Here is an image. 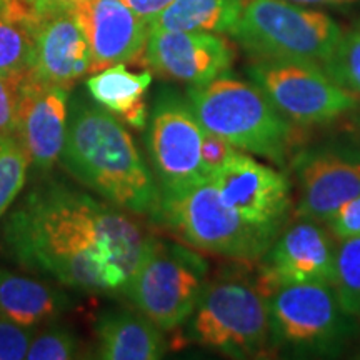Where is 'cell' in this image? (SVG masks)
<instances>
[{
	"label": "cell",
	"instance_id": "obj_1",
	"mask_svg": "<svg viewBox=\"0 0 360 360\" xmlns=\"http://www.w3.org/2000/svg\"><path fill=\"white\" fill-rule=\"evenodd\" d=\"M154 238L125 210L49 177L0 220L8 262L84 294L124 295Z\"/></svg>",
	"mask_w": 360,
	"mask_h": 360
},
{
	"label": "cell",
	"instance_id": "obj_2",
	"mask_svg": "<svg viewBox=\"0 0 360 360\" xmlns=\"http://www.w3.org/2000/svg\"><path fill=\"white\" fill-rule=\"evenodd\" d=\"M60 164L79 184L125 212L150 220L159 214V184L134 137L84 94L70 96Z\"/></svg>",
	"mask_w": 360,
	"mask_h": 360
},
{
	"label": "cell",
	"instance_id": "obj_3",
	"mask_svg": "<svg viewBox=\"0 0 360 360\" xmlns=\"http://www.w3.org/2000/svg\"><path fill=\"white\" fill-rule=\"evenodd\" d=\"M187 101L202 127L222 135L238 150L283 165L294 147V129L254 82L224 74L193 85Z\"/></svg>",
	"mask_w": 360,
	"mask_h": 360
},
{
	"label": "cell",
	"instance_id": "obj_4",
	"mask_svg": "<svg viewBox=\"0 0 360 360\" xmlns=\"http://www.w3.org/2000/svg\"><path fill=\"white\" fill-rule=\"evenodd\" d=\"M154 222L192 249L240 262L260 260L277 237L242 219L209 179L179 192L162 193Z\"/></svg>",
	"mask_w": 360,
	"mask_h": 360
},
{
	"label": "cell",
	"instance_id": "obj_5",
	"mask_svg": "<svg viewBox=\"0 0 360 360\" xmlns=\"http://www.w3.org/2000/svg\"><path fill=\"white\" fill-rule=\"evenodd\" d=\"M231 35L254 60L323 67L344 34L326 12L287 0H247Z\"/></svg>",
	"mask_w": 360,
	"mask_h": 360
},
{
	"label": "cell",
	"instance_id": "obj_6",
	"mask_svg": "<svg viewBox=\"0 0 360 360\" xmlns=\"http://www.w3.org/2000/svg\"><path fill=\"white\" fill-rule=\"evenodd\" d=\"M187 322L188 339L231 357H255L270 344L267 300L242 276L207 281Z\"/></svg>",
	"mask_w": 360,
	"mask_h": 360
},
{
	"label": "cell",
	"instance_id": "obj_7",
	"mask_svg": "<svg viewBox=\"0 0 360 360\" xmlns=\"http://www.w3.org/2000/svg\"><path fill=\"white\" fill-rule=\"evenodd\" d=\"M209 281V265L195 249L154 238L125 297L164 332L182 327Z\"/></svg>",
	"mask_w": 360,
	"mask_h": 360
},
{
	"label": "cell",
	"instance_id": "obj_8",
	"mask_svg": "<svg viewBox=\"0 0 360 360\" xmlns=\"http://www.w3.org/2000/svg\"><path fill=\"white\" fill-rule=\"evenodd\" d=\"M270 321V344L297 350H334L349 337L350 317L332 283H283L264 295Z\"/></svg>",
	"mask_w": 360,
	"mask_h": 360
},
{
	"label": "cell",
	"instance_id": "obj_9",
	"mask_svg": "<svg viewBox=\"0 0 360 360\" xmlns=\"http://www.w3.org/2000/svg\"><path fill=\"white\" fill-rule=\"evenodd\" d=\"M247 74L292 124H327L357 107L359 98L337 84L322 65L254 60Z\"/></svg>",
	"mask_w": 360,
	"mask_h": 360
},
{
	"label": "cell",
	"instance_id": "obj_10",
	"mask_svg": "<svg viewBox=\"0 0 360 360\" xmlns=\"http://www.w3.org/2000/svg\"><path fill=\"white\" fill-rule=\"evenodd\" d=\"M202 127L177 90L162 89L147 120V148L160 193H174L209 179L202 169Z\"/></svg>",
	"mask_w": 360,
	"mask_h": 360
},
{
	"label": "cell",
	"instance_id": "obj_11",
	"mask_svg": "<svg viewBox=\"0 0 360 360\" xmlns=\"http://www.w3.org/2000/svg\"><path fill=\"white\" fill-rule=\"evenodd\" d=\"M209 180L242 219L278 236L292 209V188L285 174L238 150Z\"/></svg>",
	"mask_w": 360,
	"mask_h": 360
},
{
	"label": "cell",
	"instance_id": "obj_12",
	"mask_svg": "<svg viewBox=\"0 0 360 360\" xmlns=\"http://www.w3.org/2000/svg\"><path fill=\"white\" fill-rule=\"evenodd\" d=\"M295 217L326 224L342 205L360 195V148L330 143L294 160Z\"/></svg>",
	"mask_w": 360,
	"mask_h": 360
},
{
	"label": "cell",
	"instance_id": "obj_13",
	"mask_svg": "<svg viewBox=\"0 0 360 360\" xmlns=\"http://www.w3.org/2000/svg\"><path fill=\"white\" fill-rule=\"evenodd\" d=\"M335 238L326 224L300 219L278 232L260 257L259 290L265 295L283 283L334 282Z\"/></svg>",
	"mask_w": 360,
	"mask_h": 360
},
{
	"label": "cell",
	"instance_id": "obj_14",
	"mask_svg": "<svg viewBox=\"0 0 360 360\" xmlns=\"http://www.w3.org/2000/svg\"><path fill=\"white\" fill-rule=\"evenodd\" d=\"M69 101L70 89L42 82L30 72L20 80L17 137L29 155L34 174L47 175L60 162Z\"/></svg>",
	"mask_w": 360,
	"mask_h": 360
},
{
	"label": "cell",
	"instance_id": "obj_15",
	"mask_svg": "<svg viewBox=\"0 0 360 360\" xmlns=\"http://www.w3.org/2000/svg\"><path fill=\"white\" fill-rule=\"evenodd\" d=\"M146 60L164 77L193 87L227 74L236 51L219 34L148 30Z\"/></svg>",
	"mask_w": 360,
	"mask_h": 360
},
{
	"label": "cell",
	"instance_id": "obj_16",
	"mask_svg": "<svg viewBox=\"0 0 360 360\" xmlns=\"http://www.w3.org/2000/svg\"><path fill=\"white\" fill-rule=\"evenodd\" d=\"M72 11L89 40L92 74L146 52L148 25L122 0H82Z\"/></svg>",
	"mask_w": 360,
	"mask_h": 360
},
{
	"label": "cell",
	"instance_id": "obj_17",
	"mask_svg": "<svg viewBox=\"0 0 360 360\" xmlns=\"http://www.w3.org/2000/svg\"><path fill=\"white\" fill-rule=\"evenodd\" d=\"M92 72V52L72 8L40 17L30 74L47 84L72 89Z\"/></svg>",
	"mask_w": 360,
	"mask_h": 360
},
{
	"label": "cell",
	"instance_id": "obj_18",
	"mask_svg": "<svg viewBox=\"0 0 360 360\" xmlns=\"http://www.w3.org/2000/svg\"><path fill=\"white\" fill-rule=\"evenodd\" d=\"M96 359L157 360L167 352L164 330L137 309H105L97 315Z\"/></svg>",
	"mask_w": 360,
	"mask_h": 360
},
{
	"label": "cell",
	"instance_id": "obj_19",
	"mask_svg": "<svg viewBox=\"0 0 360 360\" xmlns=\"http://www.w3.org/2000/svg\"><path fill=\"white\" fill-rule=\"evenodd\" d=\"M75 300L60 287L0 267V314L39 327L69 312Z\"/></svg>",
	"mask_w": 360,
	"mask_h": 360
},
{
	"label": "cell",
	"instance_id": "obj_20",
	"mask_svg": "<svg viewBox=\"0 0 360 360\" xmlns=\"http://www.w3.org/2000/svg\"><path fill=\"white\" fill-rule=\"evenodd\" d=\"M150 84V72H130L124 64H115L90 75L85 90L120 122L142 130L148 120L146 94Z\"/></svg>",
	"mask_w": 360,
	"mask_h": 360
},
{
	"label": "cell",
	"instance_id": "obj_21",
	"mask_svg": "<svg viewBox=\"0 0 360 360\" xmlns=\"http://www.w3.org/2000/svg\"><path fill=\"white\" fill-rule=\"evenodd\" d=\"M247 0H174L148 30L231 34Z\"/></svg>",
	"mask_w": 360,
	"mask_h": 360
},
{
	"label": "cell",
	"instance_id": "obj_22",
	"mask_svg": "<svg viewBox=\"0 0 360 360\" xmlns=\"http://www.w3.org/2000/svg\"><path fill=\"white\" fill-rule=\"evenodd\" d=\"M39 20L19 0H0V75L22 77L32 69Z\"/></svg>",
	"mask_w": 360,
	"mask_h": 360
},
{
	"label": "cell",
	"instance_id": "obj_23",
	"mask_svg": "<svg viewBox=\"0 0 360 360\" xmlns=\"http://www.w3.org/2000/svg\"><path fill=\"white\" fill-rule=\"evenodd\" d=\"M334 285L342 310L360 322V236L337 247Z\"/></svg>",
	"mask_w": 360,
	"mask_h": 360
},
{
	"label": "cell",
	"instance_id": "obj_24",
	"mask_svg": "<svg viewBox=\"0 0 360 360\" xmlns=\"http://www.w3.org/2000/svg\"><path fill=\"white\" fill-rule=\"evenodd\" d=\"M30 160L17 135H0V220L25 186Z\"/></svg>",
	"mask_w": 360,
	"mask_h": 360
},
{
	"label": "cell",
	"instance_id": "obj_25",
	"mask_svg": "<svg viewBox=\"0 0 360 360\" xmlns=\"http://www.w3.org/2000/svg\"><path fill=\"white\" fill-rule=\"evenodd\" d=\"M77 357H80L79 337L57 319L37 327L27 352L29 360H69Z\"/></svg>",
	"mask_w": 360,
	"mask_h": 360
},
{
	"label": "cell",
	"instance_id": "obj_26",
	"mask_svg": "<svg viewBox=\"0 0 360 360\" xmlns=\"http://www.w3.org/2000/svg\"><path fill=\"white\" fill-rule=\"evenodd\" d=\"M323 69L337 84L360 98V27L342 35Z\"/></svg>",
	"mask_w": 360,
	"mask_h": 360
},
{
	"label": "cell",
	"instance_id": "obj_27",
	"mask_svg": "<svg viewBox=\"0 0 360 360\" xmlns=\"http://www.w3.org/2000/svg\"><path fill=\"white\" fill-rule=\"evenodd\" d=\"M37 327L24 326L0 314V360L27 359Z\"/></svg>",
	"mask_w": 360,
	"mask_h": 360
},
{
	"label": "cell",
	"instance_id": "obj_28",
	"mask_svg": "<svg viewBox=\"0 0 360 360\" xmlns=\"http://www.w3.org/2000/svg\"><path fill=\"white\" fill-rule=\"evenodd\" d=\"M22 77L0 75V135H17Z\"/></svg>",
	"mask_w": 360,
	"mask_h": 360
},
{
	"label": "cell",
	"instance_id": "obj_29",
	"mask_svg": "<svg viewBox=\"0 0 360 360\" xmlns=\"http://www.w3.org/2000/svg\"><path fill=\"white\" fill-rule=\"evenodd\" d=\"M238 152L237 147H233L227 139L222 135H217L210 130L204 129V137H202V147H200V159H202V169L207 177L217 170L220 165H224L231 157Z\"/></svg>",
	"mask_w": 360,
	"mask_h": 360
},
{
	"label": "cell",
	"instance_id": "obj_30",
	"mask_svg": "<svg viewBox=\"0 0 360 360\" xmlns=\"http://www.w3.org/2000/svg\"><path fill=\"white\" fill-rule=\"evenodd\" d=\"M337 242L360 236V195L354 197L347 204L340 207L337 212L326 222Z\"/></svg>",
	"mask_w": 360,
	"mask_h": 360
},
{
	"label": "cell",
	"instance_id": "obj_31",
	"mask_svg": "<svg viewBox=\"0 0 360 360\" xmlns=\"http://www.w3.org/2000/svg\"><path fill=\"white\" fill-rule=\"evenodd\" d=\"M122 2L130 11L137 13L147 25H150L155 17H159L174 0H122Z\"/></svg>",
	"mask_w": 360,
	"mask_h": 360
},
{
	"label": "cell",
	"instance_id": "obj_32",
	"mask_svg": "<svg viewBox=\"0 0 360 360\" xmlns=\"http://www.w3.org/2000/svg\"><path fill=\"white\" fill-rule=\"evenodd\" d=\"M19 2L24 4L25 7H29L35 15L44 17L53 12L74 8L82 0H19Z\"/></svg>",
	"mask_w": 360,
	"mask_h": 360
},
{
	"label": "cell",
	"instance_id": "obj_33",
	"mask_svg": "<svg viewBox=\"0 0 360 360\" xmlns=\"http://www.w3.org/2000/svg\"><path fill=\"white\" fill-rule=\"evenodd\" d=\"M287 2L304 7H349L360 0H287Z\"/></svg>",
	"mask_w": 360,
	"mask_h": 360
}]
</instances>
